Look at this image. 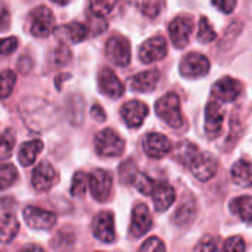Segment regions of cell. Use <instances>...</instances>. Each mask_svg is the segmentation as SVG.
<instances>
[{
	"label": "cell",
	"instance_id": "cell-25",
	"mask_svg": "<svg viewBox=\"0 0 252 252\" xmlns=\"http://www.w3.org/2000/svg\"><path fill=\"white\" fill-rule=\"evenodd\" d=\"M198 152H199V151H198V146H196V145H193V143L185 140V142H180V143L177 145V148H176L174 152H173V157H174V159H176L179 164L189 167L190 162L193 161V158L198 155Z\"/></svg>",
	"mask_w": 252,
	"mask_h": 252
},
{
	"label": "cell",
	"instance_id": "cell-32",
	"mask_svg": "<svg viewBox=\"0 0 252 252\" xmlns=\"http://www.w3.org/2000/svg\"><path fill=\"white\" fill-rule=\"evenodd\" d=\"M18 180V171L10 164H1L0 165V190H4L10 188Z\"/></svg>",
	"mask_w": 252,
	"mask_h": 252
},
{
	"label": "cell",
	"instance_id": "cell-33",
	"mask_svg": "<svg viewBox=\"0 0 252 252\" xmlns=\"http://www.w3.org/2000/svg\"><path fill=\"white\" fill-rule=\"evenodd\" d=\"M165 0H139L142 13L148 18H157L164 9Z\"/></svg>",
	"mask_w": 252,
	"mask_h": 252
},
{
	"label": "cell",
	"instance_id": "cell-18",
	"mask_svg": "<svg viewBox=\"0 0 252 252\" xmlns=\"http://www.w3.org/2000/svg\"><path fill=\"white\" fill-rule=\"evenodd\" d=\"M242 92V86L238 80L232 77H223L219 80L213 87V96L221 102H232L235 100Z\"/></svg>",
	"mask_w": 252,
	"mask_h": 252
},
{
	"label": "cell",
	"instance_id": "cell-34",
	"mask_svg": "<svg viewBox=\"0 0 252 252\" xmlns=\"http://www.w3.org/2000/svg\"><path fill=\"white\" fill-rule=\"evenodd\" d=\"M89 188V174L86 173H75L72 177V185H71V195L75 198H81L84 196L86 190Z\"/></svg>",
	"mask_w": 252,
	"mask_h": 252
},
{
	"label": "cell",
	"instance_id": "cell-26",
	"mask_svg": "<svg viewBox=\"0 0 252 252\" xmlns=\"http://www.w3.org/2000/svg\"><path fill=\"white\" fill-rule=\"evenodd\" d=\"M19 232V223L13 216L0 219V244H10Z\"/></svg>",
	"mask_w": 252,
	"mask_h": 252
},
{
	"label": "cell",
	"instance_id": "cell-31",
	"mask_svg": "<svg viewBox=\"0 0 252 252\" xmlns=\"http://www.w3.org/2000/svg\"><path fill=\"white\" fill-rule=\"evenodd\" d=\"M196 38L199 40V43H211V41H214L217 38L216 30L213 28L211 22L205 16H202L201 21H199V28H198Z\"/></svg>",
	"mask_w": 252,
	"mask_h": 252
},
{
	"label": "cell",
	"instance_id": "cell-47",
	"mask_svg": "<svg viewBox=\"0 0 252 252\" xmlns=\"http://www.w3.org/2000/svg\"><path fill=\"white\" fill-rule=\"evenodd\" d=\"M52 1H55V3H58V4H68L71 0H52Z\"/></svg>",
	"mask_w": 252,
	"mask_h": 252
},
{
	"label": "cell",
	"instance_id": "cell-11",
	"mask_svg": "<svg viewBox=\"0 0 252 252\" xmlns=\"http://www.w3.org/2000/svg\"><path fill=\"white\" fill-rule=\"evenodd\" d=\"M93 235L97 241L103 244H112L115 241V221L114 214L109 211H102L93 219Z\"/></svg>",
	"mask_w": 252,
	"mask_h": 252
},
{
	"label": "cell",
	"instance_id": "cell-35",
	"mask_svg": "<svg viewBox=\"0 0 252 252\" xmlns=\"http://www.w3.org/2000/svg\"><path fill=\"white\" fill-rule=\"evenodd\" d=\"M15 146V134L12 130H6L0 136V161H4L10 158Z\"/></svg>",
	"mask_w": 252,
	"mask_h": 252
},
{
	"label": "cell",
	"instance_id": "cell-14",
	"mask_svg": "<svg viewBox=\"0 0 252 252\" xmlns=\"http://www.w3.org/2000/svg\"><path fill=\"white\" fill-rule=\"evenodd\" d=\"M97 84H99V90L108 96V97H112V99H118L124 94L126 89H124V84L121 83V80L117 77V74L105 66L99 71V75H97Z\"/></svg>",
	"mask_w": 252,
	"mask_h": 252
},
{
	"label": "cell",
	"instance_id": "cell-44",
	"mask_svg": "<svg viewBox=\"0 0 252 252\" xmlns=\"http://www.w3.org/2000/svg\"><path fill=\"white\" fill-rule=\"evenodd\" d=\"M10 25V15H9V10L0 4V31H4L7 30Z\"/></svg>",
	"mask_w": 252,
	"mask_h": 252
},
{
	"label": "cell",
	"instance_id": "cell-46",
	"mask_svg": "<svg viewBox=\"0 0 252 252\" xmlns=\"http://www.w3.org/2000/svg\"><path fill=\"white\" fill-rule=\"evenodd\" d=\"M31 66H32V63H31V61L25 56H22L21 59H19V62H18V69L22 72V74H28L30 72V69H31Z\"/></svg>",
	"mask_w": 252,
	"mask_h": 252
},
{
	"label": "cell",
	"instance_id": "cell-30",
	"mask_svg": "<svg viewBox=\"0 0 252 252\" xmlns=\"http://www.w3.org/2000/svg\"><path fill=\"white\" fill-rule=\"evenodd\" d=\"M16 83V75L10 69H4L0 72V99H6L10 96Z\"/></svg>",
	"mask_w": 252,
	"mask_h": 252
},
{
	"label": "cell",
	"instance_id": "cell-16",
	"mask_svg": "<svg viewBox=\"0 0 252 252\" xmlns=\"http://www.w3.org/2000/svg\"><path fill=\"white\" fill-rule=\"evenodd\" d=\"M148 114H149L148 105L140 100H130L124 103L121 108V117L130 128L140 127L145 118L148 117Z\"/></svg>",
	"mask_w": 252,
	"mask_h": 252
},
{
	"label": "cell",
	"instance_id": "cell-20",
	"mask_svg": "<svg viewBox=\"0 0 252 252\" xmlns=\"http://www.w3.org/2000/svg\"><path fill=\"white\" fill-rule=\"evenodd\" d=\"M158 81H159V71L158 69H148V71L136 74L130 80V86L134 92L148 93L157 87Z\"/></svg>",
	"mask_w": 252,
	"mask_h": 252
},
{
	"label": "cell",
	"instance_id": "cell-21",
	"mask_svg": "<svg viewBox=\"0 0 252 252\" xmlns=\"http://www.w3.org/2000/svg\"><path fill=\"white\" fill-rule=\"evenodd\" d=\"M224 114L217 102H210L205 108V131L214 137L220 133L223 126Z\"/></svg>",
	"mask_w": 252,
	"mask_h": 252
},
{
	"label": "cell",
	"instance_id": "cell-19",
	"mask_svg": "<svg viewBox=\"0 0 252 252\" xmlns=\"http://www.w3.org/2000/svg\"><path fill=\"white\" fill-rule=\"evenodd\" d=\"M151 196L154 199V205H155V210L158 213L167 211L174 204V201H176V192H174V189L168 183H164V182L155 183Z\"/></svg>",
	"mask_w": 252,
	"mask_h": 252
},
{
	"label": "cell",
	"instance_id": "cell-28",
	"mask_svg": "<svg viewBox=\"0 0 252 252\" xmlns=\"http://www.w3.org/2000/svg\"><path fill=\"white\" fill-rule=\"evenodd\" d=\"M117 6V0H89V10L94 18L109 15Z\"/></svg>",
	"mask_w": 252,
	"mask_h": 252
},
{
	"label": "cell",
	"instance_id": "cell-24",
	"mask_svg": "<svg viewBox=\"0 0 252 252\" xmlns=\"http://www.w3.org/2000/svg\"><path fill=\"white\" fill-rule=\"evenodd\" d=\"M230 211L242 221L252 223V196H239L230 201Z\"/></svg>",
	"mask_w": 252,
	"mask_h": 252
},
{
	"label": "cell",
	"instance_id": "cell-37",
	"mask_svg": "<svg viewBox=\"0 0 252 252\" xmlns=\"http://www.w3.org/2000/svg\"><path fill=\"white\" fill-rule=\"evenodd\" d=\"M155 183H157V182H154L149 176H146V174H143V173H139V174L136 176L134 182H133L134 188H136L140 193H143V195H151L152 190H154Z\"/></svg>",
	"mask_w": 252,
	"mask_h": 252
},
{
	"label": "cell",
	"instance_id": "cell-12",
	"mask_svg": "<svg viewBox=\"0 0 252 252\" xmlns=\"http://www.w3.org/2000/svg\"><path fill=\"white\" fill-rule=\"evenodd\" d=\"M58 180V173L53 165L47 161H41L32 171L31 183L37 192H47L53 188Z\"/></svg>",
	"mask_w": 252,
	"mask_h": 252
},
{
	"label": "cell",
	"instance_id": "cell-5",
	"mask_svg": "<svg viewBox=\"0 0 252 252\" xmlns=\"http://www.w3.org/2000/svg\"><path fill=\"white\" fill-rule=\"evenodd\" d=\"M112 174L106 170L96 168L89 174V189L99 202H106L112 193Z\"/></svg>",
	"mask_w": 252,
	"mask_h": 252
},
{
	"label": "cell",
	"instance_id": "cell-2",
	"mask_svg": "<svg viewBox=\"0 0 252 252\" xmlns=\"http://www.w3.org/2000/svg\"><path fill=\"white\" fill-rule=\"evenodd\" d=\"M56 28V21L52 10L46 6L34 7L28 15V31L34 37H49Z\"/></svg>",
	"mask_w": 252,
	"mask_h": 252
},
{
	"label": "cell",
	"instance_id": "cell-45",
	"mask_svg": "<svg viewBox=\"0 0 252 252\" xmlns=\"http://www.w3.org/2000/svg\"><path fill=\"white\" fill-rule=\"evenodd\" d=\"M92 117H93L96 121H99V123L105 121V118H106L105 111H103V108H102L100 105H93V108H92Z\"/></svg>",
	"mask_w": 252,
	"mask_h": 252
},
{
	"label": "cell",
	"instance_id": "cell-8",
	"mask_svg": "<svg viewBox=\"0 0 252 252\" xmlns=\"http://www.w3.org/2000/svg\"><path fill=\"white\" fill-rule=\"evenodd\" d=\"M192 32H193V21L189 16H177L171 21L168 27V34L171 37L173 44L177 49H183L188 46Z\"/></svg>",
	"mask_w": 252,
	"mask_h": 252
},
{
	"label": "cell",
	"instance_id": "cell-43",
	"mask_svg": "<svg viewBox=\"0 0 252 252\" xmlns=\"http://www.w3.org/2000/svg\"><path fill=\"white\" fill-rule=\"evenodd\" d=\"M213 3L223 13H232L236 7V0H213Z\"/></svg>",
	"mask_w": 252,
	"mask_h": 252
},
{
	"label": "cell",
	"instance_id": "cell-4",
	"mask_svg": "<svg viewBox=\"0 0 252 252\" xmlns=\"http://www.w3.org/2000/svg\"><path fill=\"white\" fill-rule=\"evenodd\" d=\"M157 115L170 127L179 128L183 126V115L180 111V100L176 93H167L155 103Z\"/></svg>",
	"mask_w": 252,
	"mask_h": 252
},
{
	"label": "cell",
	"instance_id": "cell-23",
	"mask_svg": "<svg viewBox=\"0 0 252 252\" xmlns=\"http://www.w3.org/2000/svg\"><path fill=\"white\" fill-rule=\"evenodd\" d=\"M232 179L241 188L252 186V162L241 159L232 167Z\"/></svg>",
	"mask_w": 252,
	"mask_h": 252
},
{
	"label": "cell",
	"instance_id": "cell-42",
	"mask_svg": "<svg viewBox=\"0 0 252 252\" xmlns=\"http://www.w3.org/2000/svg\"><path fill=\"white\" fill-rule=\"evenodd\" d=\"M217 248H219V245H217V242H216V239L213 238V236H205V238H202L201 239V242L195 247V250L196 251H217Z\"/></svg>",
	"mask_w": 252,
	"mask_h": 252
},
{
	"label": "cell",
	"instance_id": "cell-7",
	"mask_svg": "<svg viewBox=\"0 0 252 252\" xmlns=\"http://www.w3.org/2000/svg\"><path fill=\"white\" fill-rule=\"evenodd\" d=\"M22 214L27 226L34 230H49L56 224V214L38 207H27Z\"/></svg>",
	"mask_w": 252,
	"mask_h": 252
},
{
	"label": "cell",
	"instance_id": "cell-3",
	"mask_svg": "<svg viewBox=\"0 0 252 252\" xmlns=\"http://www.w3.org/2000/svg\"><path fill=\"white\" fill-rule=\"evenodd\" d=\"M94 148L100 157L117 158L123 155L126 143L117 131L112 128H105L94 136Z\"/></svg>",
	"mask_w": 252,
	"mask_h": 252
},
{
	"label": "cell",
	"instance_id": "cell-41",
	"mask_svg": "<svg viewBox=\"0 0 252 252\" xmlns=\"http://www.w3.org/2000/svg\"><path fill=\"white\" fill-rule=\"evenodd\" d=\"M140 251H165V245L158 238H149L142 247Z\"/></svg>",
	"mask_w": 252,
	"mask_h": 252
},
{
	"label": "cell",
	"instance_id": "cell-10",
	"mask_svg": "<svg viewBox=\"0 0 252 252\" xmlns=\"http://www.w3.org/2000/svg\"><path fill=\"white\" fill-rule=\"evenodd\" d=\"M190 170L192 174L201 180V182H208L211 180L216 173H217V159L208 154V152H198V155L193 158V161L190 162Z\"/></svg>",
	"mask_w": 252,
	"mask_h": 252
},
{
	"label": "cell",
	"instance_id": "cell-22",
	"mask_svg": "<svg viewBox=\"0 0 252 252\" xmlns=\"http://www.w3.org/2000/svg\"><path fill=\"white\" fill-rule=\"evenodd\" d=\"M41 151H43V142L41 140L25 142L18 151V159H19L21 165L30 167L31 164H34Z\"/></svg>",
	"mask_w": 252,
	"mask_h": 252
},
{
	"label": "cell",
	"instance_id": "cell-29",
	"mask_svg": "<svg viewBox=\"0 0 252 252\" xmlns=\"http://www.w3.org/2000/svg\"><path fill=\"white\" fill-rule=\"evenodd\" d=\"M137 174H139V170H137V165L133 159H127L120 165L118 176L124 185H133Z\"/></svg>",
	"mask_w": 252,
	"mask_h": 252
},
{
	"label": "cell",
	"instance_id": "cell-40",
	"mask_svg": "<svg viewBox=\"0 0 252 252\" xmlns=\"http://www.w3.org/2000/svg\"><path fill=\"white\" fill-rule=\"evenodd\" d=\"M18 47V38L16 37H6L0 38V55H10Z\"/></svg>",
	"mask_w": 252,
	"mask_h": 252
},
{
	"label": "cell",
	"instance_id": "cell-6",
	"mask_svg": "<svg viewBox=\"0 0 252 252\" xmlns=\"http://www.w3.org/2000/svg\"><path fill=\"white\" fill-rule=\"evenodd\" d=\"M105 53L109 62L117 66H127L131 61L130 41L123 35H114L106 41Z\"/></svg>",
	"mask_w": 252,
	"mask_h": 252
},
{
	"label": "cell",
	"instance_id": "cell-9",
	"mask_svg": "<svg viewBox=\"0 0 252 252\" xmlns=\"http://www.w3.org/2000/svg\"><path fill=\"white\" fill-rule=\"evenodd\" d=\"M210 71V61L201 53H188L180 62V74L188 78L204 77Z\"/></svg>",
	"mask_w": 252,
	"mask_h": 252
},
{
	"label": "cell",
	"instance_id": "cell-1",
	"mask_svg": "<svg viewBox=\"0 0 252 252\" xmlns=\"http://www.w3.org/2000/svg\"><path fill=\"white\" fill-rule=\"evenodd\" d=\"M19 115L32 131H44L58 121L56 106L41 97H25L19 103Z\"/></svg>",
	"mask_w": 252,
	"mask_h": 252
},
{
	"label": "cell",
	"instance_id": "cell-39",
	"mask_svg": "<svg viewBox=\"0 0 252 252\" xmlns=\"http://www.w3.org/2000/svg\"><path fill=\"white\" fill-rule=\"evenodd\" d=\"M224 251L242 252L245 251V242L241 236H232L224 242Z\"/></svg>",
	"mask_w": 252,
	"mask_h": 252
},
{
	"label": "cell",
	"instance_id": "cell-27",
	"mask_svg": "<svg viewBox=\"0 0 252 252\" xmlns=\"http://www.w3.org/2000/svg\"><path fill=\"white\" fill-rule=\"evenodd\" d=\"M61 32H62V35L68 41H71V43H80V41H83L87 37L89 30L81 22H75L74 21V22H69V24L63 25L61 28Z\"/></svg>",
	"mask_w": 252,
	"mask_h": 252
},
{
	"label": "cell",
	"instance_id": "cell-17",
	"mask_svg": "<svg viewBox=\"0 0 252 252\" xmlns=\"http://www.w3.org/2000/svg\"><path fill=\"white\" fill-rule=\"evenodd\" d=\"M171 142L159 133H149L143 139V151L151 158H162L171 152Z\"/></svg>",
	"mask_w": 252,
	"mask_h": 252
},
{
	"label": "cell",
	"instance_id": "cell-36",
	"mask_svg": "<svg viewBox=\"0 0 252 252\" xmlns=\"http://www.w3.org/2000/svg\"><path fill=\"white\" fill-rule=\"evenodd\" d=\"M195 214V207H193V202L192 201H182L180 207L177 208V211L174 213L173 216V221L177 223V224H183L186 221H189Z\"/></svg>",
	"mask_w": 252,
	"mask_h": 252
},
{
	"label": "cell",
	"instance_id": "cell-13",
	"mask_svg": "<svg viewBox=\"0 0 252 252\" xmlns=\"http://www.w3.org/2000/svg\"><path fill=\"white\" fill-rule=\"evenodd\" d=\"M167 41L164 37L158 35V37H152L149 40H146L140 49H139V59L143 63H152L157 61H161L167 56Z\"/></svg>",
	"mask_w": 252,
	"mask_h": 252
},
{
	"label": "cell",
	"instance_id": "cell-38",
	"mask_svg": "<svg viewBox=\"0 0 252 252\" xmlns=\"http://www.w3.org/2000/svg\"><path fill=\"white\" fill-rule=\"evenodd\" d=\"M71 50L68 49V46L65 43H61L59 47L55 52V63L56 65H66L71 61Z\"/></svg>",
	"mask_w": 252,
	"mask_h": 252
},
{
	"label": "cell",
	"instance_id": "cell-15",
	"mask_svg": "<svg viewBox=\"0 0 252 252\" xmlns=\"http://www.w3.org/2000/svg\"><path fill=\"white\" fill-rule=\"evenodd\" d=\"M152 216L145 204H136L131 211V224H130V233L134 238H140L145 233H148L152 227Z\"/></svg>",
	"mask_w": 252,
	"mask_h": 252
}]
</instances>
